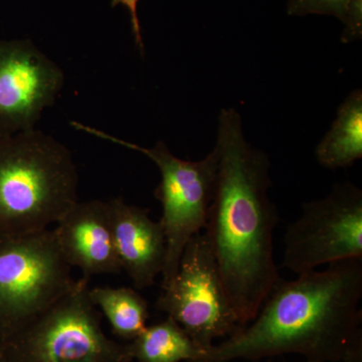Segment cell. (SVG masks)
<instances>
[{
  "instance_id": "9",
  "label": "cell",
  "mask_w": 362,
  "mask_h": 362,
  "mask_svg": "<svg viewBox=\"0 0 362 362\" xmlns=\"http://www.w3.org/2000/svg\"><path fill=\"white\" fill-rule=\"evenodd\" d=\"M64 84L61 66L32 40H0V135L35 129Z\"/></svg>"
},
{
  "instance_id": "16",
  "label": "cell",
  "mask_w": 362,
  "mask_h": 362,
  "mask_svg": "<svg viewBox=\"0 0 362 362\" xmlns=\"http://www.w3.org/2000/svg\"><path fill=\"white\" fill-rule=\"evenodd\" d=\"M138 2H139V0H112L111 6H123L129 11L131 25H132V32L134 35L136 45L139 47L143 54L144 44H143L141 26H140L139 18H138L137 13Z\"/></svg>"
},
{
  "instance_id": "1",
  "label": "cell",
  "mask_w": 362,
  "mask_h": 362,
  "mask_svg": "<svg viewBox=\"0 0 362 362\" xmlns=\"http://www.w3.org/2000/svg\"><path fill=\"white\" fill-rule=\"evenodd\" d=\"M218 176L204 233L243 326L251 322L278 282L273 233L277 207L268 190L270 160L247 141L233 108L218 117Z\"/></svg>"
},
{
  "instance_id": "5",
  "label": "cell",
  "mask_w": 362,
  "mask_h": 362,
  "mask_svg": "<svg viewBox=\"0 0 362 362\" xmlns=\"http://www.w3.org/2000/svg\"><path fill=\"white\" fill-rule=\"evenodd\" d=\"M71 124L76 130L134 150L156 164L161 180L154 195L162 206L159 221L166 240L162 287L168 285L177 272L181 255L187 243L206 226L218 176V151L214 148L202 160H185L173 154L163 141L146 148L77 121Z\"/></svg>"
},
{
  "instance_id": "2",
  "label": "cell",
  "mask_w": 362,
  "mask_h": 362,
  "mask_svg": "<svg viewBox=\"0 0 362 362\" xmlns=\"http://www.w3.org/2000/svg\"><path fill=\"white\" fill-rule=\"evenodd\" d=\"M362 259L279 279L257 316L197 362L299 354L306 362H362Z\"/></svg>"
},
{
  "instance_id": "3",
  "label": "cell",
  "mask_w": 362,
  "mask_h": 362,
  "mask_svg": "<svg viewBox=\"0 0 362 362\" xmlns=\"http://www.w3.org/2000/svg\"><path fill=\"white\" fill-rule=\"evenodd\" d=\"M70 150L37 129L0 135V238L47 230L78 199Z\"/></svg>"
},
{
  "instance_id": "11",
  "label": "cell",
  "mask_w": 362,
  "mask_h": 362,
  "mask_svg": "<svg viewBox=\"0 0 362 362\" xmlns=\"http://www.w3.org/2000/svg\"><path fill=\"white\" fill-rule=\"evenodd\" d=\"M112 232L119 263L137 289L154 284L163 271L166 240L160 221L149 209L128 204L123 199L109 201Z\"/></svg>"
},
{
  "instance_id": "8",
  "label": "cell",
  "mask_w": 362,
  "mask_h": 362,
  "mask_svg": "<svg viewBox=\"0 0 362 362\" xmlns=\"http://www.w3.org/2000/svg\"><path fill=\"white\" fill-rule=\"evenodd\" d=\"M352 259H362V190L337 183L327 197L304 202L300 218L288 226L282 267L301 275Z\"/></svg>"
},
{
  "instance_id": "13",
  "label": "cell",
  "mask_w": 362,
  "mask_h": 362,
  "mask_svg": "<svg viewBox=\"0 0 362 362\" xmlns=\"http://www.w3.org/2000/svg\"><path fill=\"white\" fill-rule=\"evenodd\" d=\"M130 349L139 362H197L206 352L170 317L147 326Z\"/></svg>"
},
{
  "instance_id": "15",
  "label": "cell",
  "mask_w": 362,
  "mask_h": 362,
  "mask_svg": "<svg viewBox=\"0 0 362 362\" xmlns=\"http://www.w3.org/2000/svg\"><path fill=\"white\" fill-rule=\"evenodd\" d=\"M358 4L362 0H288L287 13L294 16H332L344 23L349 11Z\"/></svg>"
},
{
  "instance_id": "10",
  "label": "cell",
  "mask_w": 362,
  "mask_h": 362,
  "mask_svg": "<svg viewBox=\"0 0 362 362\" xmlns=\"http://www.w3.org/2000/svg\"><path fill=\"white\" fill-rule=\"evenodd\" d=\"M54 235L66 261L83 277L122 271L112 232L109 202H78L56 223Z\"/></svg>"
},
{
  "instance_id": "7",
  "label": "cell",
  "mask_w": 362,
  "mask_h": 362,
  "mask_svg": "<svg viewBox=\"0 0 362 362\" xmlns=\"http://www.w3.org/2000/svg\"><path fill=\"white\" fill-rule=\"evenodd\" d=\"M157 308L165 312L204 349L242 329L221 280L206 233L189 240L175 277L162 287Z\"/></svg>"
},
{
  "instance_id": "4",
  "label": "cell",
  "mask_w": 362,
  "mask_h": 362,
  "mask_svg": "<svg viewBox=\"0 0 362 362\" xmlns=\"http://www.w3.org/2000/svg\"><path fill=\"white\" fill-rule=\"evenodd\" d=\"M89 279L77 280L51 306L4 337L13 362H128L129 347L103 333L97 307L89 295Z\"/></svg>"
},
{
  "instance_id": "12",
  "label": "cell",
  "mask_w": 362,
  "mask_h": 362,
  "mask_svg": "<svg viewBox=\"0 0 362 362\" xmlns=\"http://www.w3.org/2000/svg\"><path fill=\"white\" fill-rule=\"evenodd\" d=\"M323 168H349L362 158V90L356 89L345 98L337 119L315 150Z\"/></svg>"
},
{
  "instance_id": "14",
  "label": "cell",
  "mask_w": 362,
  "mask_h": 362,
  "mask_svg": "<svg viewBox=\"0 0 362 362\" xmlns=\"http://www.w3.org/2000/svg\"><path fill=\"white\" fill-rule=\"evenodd\" d=\"M89 295L119 337L135 339L147 327L148 303L132 288L94 287Z\"/></svg>"
},
{
  "instance_id": "6",
  "label": "cell",
  "mask_w": 362,
  "mask_h": 362,
  "mask_svg": "<svg viewBox=\"0 0 362 362\" xmlns=\"http://www.w3.org/2000/svg\"><path fill=\"white\" fill-rule=\"evenodd\" d=\"M54 230L0 238V333L4 337L75 284Z\"/></svg>"
}]
</instances>
